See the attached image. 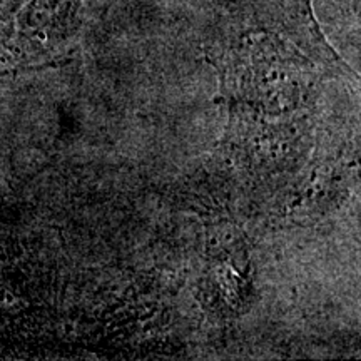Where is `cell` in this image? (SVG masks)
Listing matches in <instances>:
<instances>
[{
	"instance_id": "obj_1",
	"label": "cell",
	"mask_w": 361,
	"mask_h": 361,
	"mask_svg": "<svg viewBox=\"0 0 361 361\" xmlns=\"http://www.w3.org/2000/svg\"><path fill=\"white\" fill-rule=\"evenodd\" d=\"M268 8V13L300 45H305L323 62H336L338 57L324 40L316 24L311 0H258Z\"/></svg>"
}]
</instances>
